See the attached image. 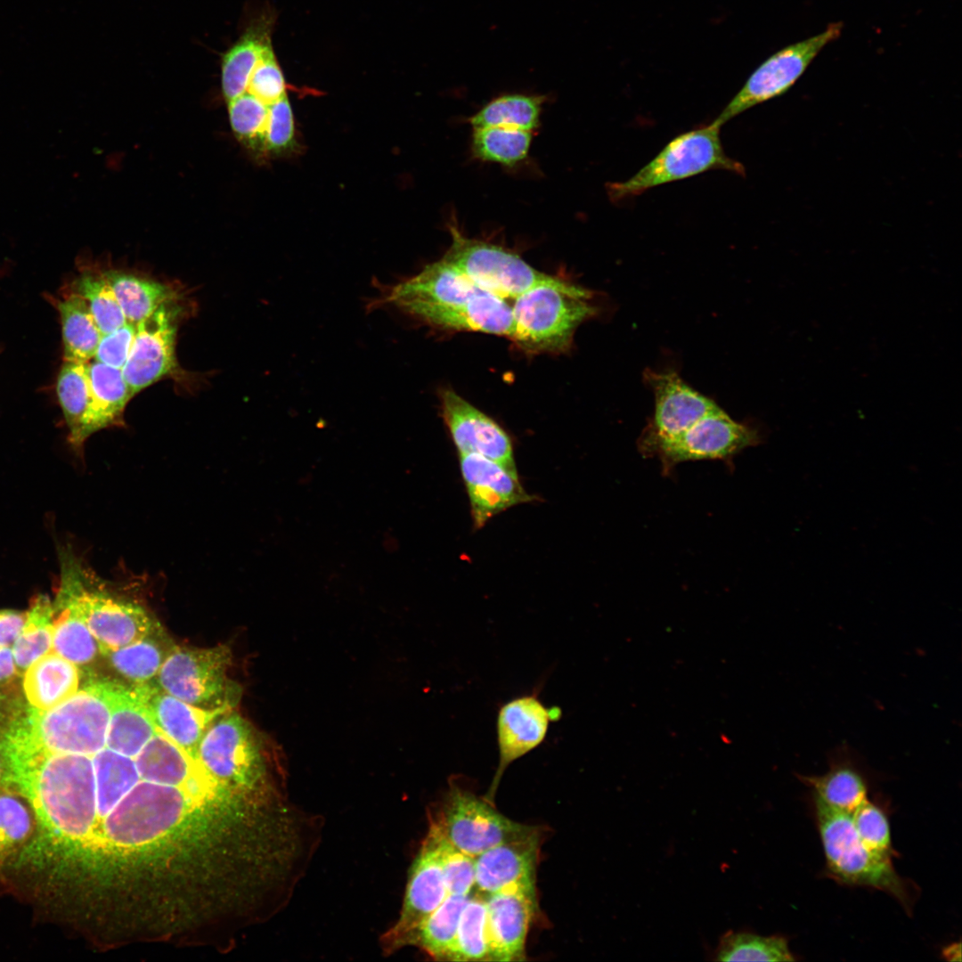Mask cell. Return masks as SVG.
Wrapping results in <instances>:
<instances>
[{
	"label": "cell",
	"instance_id": "cell-1",
	"mask_svg": "<svg viewBox=\"0 0 962 962\" xmlns=\"http://www.w3.org/2000/svg\"><path fill=\"white\" fill-rule=\"evenodd\" d=\"M0 760L4 784L30 802L47 842L90 856L96 828L92 757L53 753L0 734Z\"/></svg>",
	"mask_w": 962,
	"mask_h": 962
},
{
	"label": "cell",
	"instance_id": "cell-2",
	"mask_svg": "<svg viewBox=\"0 0 962 962\" xmlns=\"http://www.w3.org/2000/svg\"><path fill=\"white\" fill-rule=\"evenodd\" d=\"M378 289L367 306L370 310L390 308L438 330L508 338L513 332L511 306L506 299L481 289L444 258Z\"/></svg>",
	"mask_w": 962,
	"mask_h": 962
},
{
	"label": "cell",
	"instance_id": "cell-3",
	"mask_svg": "<svg viewBox=\"0 0 962 962\" xmlns=\"http://www.w3.org/2000/svg\"><path fill=\"white\" fill-rule=\"evenodd\" d=\"M110 719L106 679L90 680L51 708L20 707L0 733L53 753L92 757L106 746Z\"/></svg>",
	"mask_w": 962,
	"mask_h": 962
},
{
	"label": "cell",
	"instance_id": "cell-4",
	"mask_svg": "<svg viewBox=\"0 0 962 962\" xmlns=\"http://www.w3.org/2000/svg\"><path fill=\"white\" fill-rule=\"evenodd\" d=\"M59 560L60 582L53 603L73 609L102 648L128 645L158 627L141 604L98 576L70 547L60 549Z\"/></svg>",
	"mask_w": 962,
	"mask_h": 962
},
{
	"label": "cell",
	"instance_id": "cell-5",
	"mask_svg": "<svg viewBox=\"0 0 962 962\" xmlns=\"http://www.w3.org/2000/svg\"><path fill=\"white\" fill-rule=\"evenodd\" d=\"M269 754L265 739L239 713L229 711L207 728L199 746L198 757L204 768L229 790L287 795L284 774Z\"/></svg>",
	"mask_w": 962,
	"mask_h": 962
},
{
	"label": "cell",
	"instance_id": "cell-6",
	"mask_svg": "<svg viewBox=\"0 0 962 962\" xmlns=\"http://www.w3.org/2000/svg\"><path fill=\"white\" fill-rule=\"evenodd\" d=\"M592 292L563 279L536 285L515 298L510 339L530 354L563 353L576 329L594 316Z\"/></svg>",
	"mask_w": 962,
	"mask_h": 962
},
{
	"label": "cell",
	"instance_id": "cell-7",
	"mask_svg": "<svg viewBox=\"0 0 962 962\" xmlns=\"http://www.w3.org/2000/svg\"><path fill=\"white\" fill-rule=\"evenodd\" d=\"M813 798L818 828L831 875L847 885L886 892L910 911V890L895 871L891 857L873 852L862 842L851 814L832 809Z\"/></svg>",
	"mask_w": 962,
	"mask_h": 962
},
{
	"label": "cell",
	"instance_id": "cell-8",
	"mask_svg": "<svg viewBox=\"0 0 962 962\" xmlns=\"http://www.w3.org/2000/svg\"><path fill=\"white\" fill-rule=\"evenodd\" d=\"M721 127L712 121L675 136L632 176L607 183L610 200L616 202L632 199L654 187L711 170L745 175L742 163L725 153Z\"/></svg>",
	"mask_w": 962,
	"mask_h": 962
},
{
	"label": "cell",
	"instance_id": "cell-9",
	"mask_svg": "<svg viewBox=\"0 0 962 962\" xmlns=\"http://www.w3.org/2000/svg\"><path fill=\"white\" fill-rule=\"evenodd\" d=\"M230 649L174 647L165 659L155 683L165 692L194 706L232 710L240 696L228 678Z\"/></svg>",
	"mask_w": 962,
	"mask_h": 962
},
{
	"label": "cell",
	"instance_id": "cell-10",
	"mask_svg": "<svg viewBox=\"0 0 962 962\" xmlns=\"http://www.w3.org/2000/svg\"><path fill=\"white\" fill-rule=\"evenodd\" d=\"M431 821L449 844L473 858L536 828L510 819L497 811L491 802L456 784L452 785Z\"/></svg>",
	"mask_w": 962,
	"mask_h": 962
},
{
	"label": "cell",
	"instance_id": "cell-11",
	"mask_svg": "<svg viewBox=\"0 0 962 962\" xmlns=\"http://www.w3.org/2000/svg\"><path fill=\"white\" fill-rule=\"evenodd\" d=\"M452 241L442 257L476 286L504 299L558 277L540 272L501 246L469 239L451 227Z\"/></svg>",
	"mask_w": 962,
	"mask_h": 962
},
{
	"label": "cell",
	"instance_id": "cell-12",
	"mask_svg": "<svg viewBox=\"0 0 962 962\" xmlns=\"http://www.w3.org/2000/svg\"><path fill=\"white\" fill-rule=\"evenodd\" d=\"M843 22H831L820 33L788 45L768 57L713 120L721 126L746 110L785 94L816 56L842 33Z\"/></svg>",
	"mask_w": 962,
	"mask_h": 962
},
{
	"label": "cell",
	"instance_id": "cell-13",
	"mask_svg": "<svg viewBox=\"0 0 962 962\" xmlns=\"http://www.w3.org/2000/svg\"><path fill=\"white\" fill-rule=\"evenodd\" d=\"M762 441L757 428L734 420L718 406L680 435L659 444L650 457H657L663 472L669 474L677 464L688 461L730 463L736 454Z\"/></svg>",
	"mask_w": 962,
	"mask_h": 962
},
{
	"label": "cell",
	"instance_id": "cell-14",
	"mask_svg": "<svg viewBox=\"0 0 962 962\" xmlns=\"http://www.w3.org/2000/svg\"><path fill=\"white\" fill-rule=\"evenodd\" d=\"M447 896L438 836L430 824L410 868L399 917L380 939L384 952L390 954L408 947L415 931Z\"/></svg>",
	"mask_w": 962,
	"mask_h": 962
},
{
	"label": "cell",
	"instance_id": "cell-15",
	"mask_svg": "<svg viewBox=\"0 0 962 962\" xmlns=\"http://www.w3.org/2000/svg\"><path fill=\"white\" fill-rule=\"evenodd\" d=\"M655 396V412L638 440L642 456L650 457L661 443L680 435L717 405L685 383L674 371H644Z\"/></svg>",
	"mask_w": 962,
	"mask_h": 962
},
{
	"label": "cell",
	"instance_id": "cell-16",
	"mask_svg": "<svg viewBox=\"0 0 962 962\" xmlns=\"http://www.w3.org/2000/svg\"><path fill=\"white\" fill-rule=\"evenodd\" d=\"M561 717L559 706H547L535 692L513 697L501 705L496 719L499 763L486 800L492 803L509 765L538 747L545 739L550 723Z\"/></svg>",
	"mask_w": 962,
	"mask_h": 962
},
{
	"label": "cell",
	"instance_id": "cell-17",
	"mask_svg": "<svg viewBox=\"0 0 962 962\" xmlns=\"http://www.w3.org/2000/svg\"><path fill=\"white\" fill-rule=\"evenodd\" d=\"M178 314L177 306L170 301L137 324L131 352L122 368L133 396L176 369Z\"/></svg>",
	"mask_w": 962,
	"mask_h": 962
},
{
	"label": "cell",
	"instance_id": "cell-18",
	"mask_svg": "<svg viewBox=\"0 0 962 962\" xmlns=\"http://www.w3.org/2000/svg\"><path fill=\"white\" fill-rule=\"evenodd\" d=\"M442 417L459 452L485 456L517 473L512 442L492 418L451 388L440 392Z\"/></svg>",
	"mask_w": 962,
	"mask_h": 962
},
{
	"label": "cell",
	"instance_id": "cell-19",
	"mask_svg": "<svg viewBox=\"0 0 962 962\" xmlns=\"http://www.w3.org/2000/svg\"><path fill=\"white\" fill-rule=\"evenodd\" d=\"M459 461L476 529L509 508L534 500L521 485L518 474L494 461L466 452H459Z\"/></svg>",
	"mask_w": 962,
	"mask_h": 962
},
{
	"label": "cell",
	"instance_id": "cell-20",
	"mask_svg": "<svg viewBox=\"0 0 962 962\" xmlns=\"http://www.w3.org/2000/svg\"><path fill=\"white\" fill-rule=\"evenodd\" d=\"M484 897L490 961L526 960V941L536 909V889L510 887Z\"/></svg>",
	"mask_w": 962,
	"mask_h": 962
},
{
	"label": "cell",
	"instance_id": "cell-21",
	"mask_svg": "<svg viewBox=\"0 0 962 962\" xmlns=\"http://www.w3.org/2000/svg\"><path fill=\"white\" fill-rule=\"evenodd\" d=\"M541 833L495 845L475 858V892L486 896L510 887L535 889Z\"/></svg>",
	"mask_w": 962,
	"mask_h": 962
},
{
	"label": "cell",
	"instance_id": "cell-22",
	"mask_svg": "<svg viewBox=\"0 0 962 962\" xmlns=\"http://www.w3.org/2000/svg\"><path fill=\"white\" fill-rule=\"evenodd\" d=\"M133 686L155 727L196 760H199V746L208 725L218 716L232 711L194 706L165 692L155 681Z\"/></svg>",
	"mask_w": 962,
	"mask_h": 962
},
{
	"label": "cell",
	"instance_id": "cell-23",
	"mask_svg": "<svg viewBox=\"0 0 962 962\" xmlns=\"http://www.w3.org/2000/svg\"><path fill=\"white\" fill-rule=\"evenodd\" d=\"M110 707L107 747L135 758L155 734L151 715L133 685L106 680Z\"/></svg>",
	"mask_w": 962,
	"mask_h": 962
},
{
	"label": "cell",
	"instance_id": "cell-24",
	"mask_svg": "<svg viewBox=\"0 0 962 962\" xmlns=\"http://www.w3.org/2000/svg\"><path fill=\"white\" fill-rule=\"evenodd\" d=\"M813 791V797L836 811L852 814L868 799L865 775L847 746L835 750L829 770L823 775H798Z\"/></svg>",
	"mask_w": 962,
	"mask_h": 962
},
{
	"label": "cell",
	"instance_id": "cell-25",
	"mask_svg": "<svg viewBox=\"0 0 962 962\" xmlns=\"http://www.w3.org/2000/svg\"><path fill=\"white\" fill-rule=\"evenodd\" d=\"M87 375L91 403L80 434L82 447L93 434L122 426L125 408L133 397L121 369L94 360L87 363Z\"/></svg>",
	"mask_w": 962,
	"mask_h": 962
},
{
	"label": "cell",
	"instance_id": "cell-26",
	"mask_svg": "<svg viewBox=\"0 0 962 962\" xmlns=\"http://www.w3.org/2000/svg\"><path fill=\"white\" fill-rule=\"evenodd\" d=\"M79 679L76 664L50 650L24 672V695L30 707L48 709L74 694Z\"/></svg>",
	"mask_w": 962,
	"mask_h": 962
},
{
	"label": "cell",
	"instance_id": "cell-27",
	"mask_svg": "<svg viewBox=\"0 0 962 962\" xmlns=\"http://www.w3.org/2000/svg\"><path fill=\"white\" fill-rule=\"evenodd\" d=\"M158 627L128 645L113 649L101 648V655L109 666L132 685L155 681L174 648L160 637Z\"/></svg>",
	"mask_w": 962,
	"mask_h": 962
},
{
	"label": "cell",
	"instance_id": "cell-28",
	"mask_svg": "<svg viewBox=\"0 0 962 962\" xmlns=\"http://www.w3.org/2000/svg\"><path fill=\"white\" fill-rule=\"evenodd\" d=\"M270 21L249 28L222 59V92L226 102L244 94L250 75L265 52L272 47Z\"/></svg>",
	"mask_w": 962,
	"mask_h": 962
},
{
	"label": "cell",
	"instance_id": "cell-29",
	"mask_svg": "<svg viewBox=\"0 0 962 962\" xmlns=\"http://www.w3.org/2000/svg\"><path fill=\"white\" fill-rule=\"evenodd\" d=\"M61 316L63 360L87 363L94 357L102 337L87 302L74 292L58 303Z\"/></svg>",
	"mask_w": 962,
	"mask_h": 962
},
{
	"label": "cell",
	"instance_id": "cell-30",
	"mask_svg": "<svg viewBox=\"0 0 962 962\" xmlns=\"http://www.w3.org/2000/svg\"><path fill=\"white\" fill-rule=\"evenodd\" d=\"M103 274L128 322L137 325L160 306L175 298V292L168 286L154 280L114 271Z\"/></svg>",
	"mask_w": 962,
	"mask_h": 962
},
{
	"label": "cell",
	"instance_id": "cell-31",
	"mask_svg": "<svg viewBox=\"0 0 962 962\" xmlns=\"http://www.w3.org/2000/svg\"><path fill=\"white\" fill-rule=\"evenodd\" d=\"M54 609L45 594H37L30 601L23 626L12 643V653L19 674L37 658L52 650Z\"/></svg>",
	"mask_w": 962,
	"mask_h": 962
},
{
	"label": "cell",
	"instance_id": "cell-32",
	"mask_svg": "<svg viewBox=\"0 0 962 962\" xmlns=\"http://www.w3.org/2000/svg\"><path fill=\"white\" fill-rule=\"evenodd\" d=\"M469 897L448 894L415 931L408 947H417L435 960L448 961L461 914Z\"/></svg>",
	"mask_w": 962,
	"mask_h": 962
},
{
	"label": "cell",
	"instance_id": "cell-33",
	"mask_svg": "<svg viewBox=\"0 0 962 962\" xmlns=\"http://www.w3.org/2000/svg\"><path fill=\"white\" fill-rule=\"evenodd\" d=\"M544 96L525 94H501L469 118L473 128L507 126L534 132L540 123Z\"/></svg>",
	"mask_w": 962,
	"mask_h": 962
},
{
	"label": "cell",
	"instance_id": "cell-34",
	"mask_svg": "<svg viewBox=\"0 0 962 962\" xmlns=\"http://www.w3.org/2000/svg\"><path fill=\"white\" fill-rule=\"evenodd\" d=\"M56 390L69 428V442L76 450H81L80 434L91 403L87 363L64 361Z\"/></svg>",
	"mask_w": 962,
	"mask_h": 962
},
{
	"label": "cell",
	"instance_id": "cell-35",
	"mask_svg": "<svg viewBox=\"0 0 962 962\" xmlns=\"http://www.w3.org/2000/svg\"><path fill=\"white\" fill-rule=\"evenodd\" d=\"M52 650L77 666L92 664L101 655V646L73 609L54 604ZM102 656V655H101Z\"/></svg>",
	"mask_w": 962,
	"mask_h": 962
},
{
	"label": "cell",
	"instance_id": "cell-36",
	"mask_svg": "<svg viewBox=\"0 0 962 962\" xmlns=\"http://www.w3.org/2000/svg\"><path fill=\"white\" fill-rule=\"evenodd\" d=\"M715 961H794L787 941L779 935L750 932L725 933L713 952Z\"/></svg>",
	"mask_w": 962,
	"mask_h": 962
},
{
	"label": "cell",
	"instance_id": "cell-37",
	"mask_svg": "<svg viewBox=\"0 0 962 962\" xmlns=\"http://www.w3.org/2000/svg\"><path fill=\"white\" fill-rule=\"evenodd\" d=\"M448 961H490L485 901L476 892L461 911Z\"/></svg>",
	"mask_w": 962,
	"mask_h": 962
},
{
	"label": "cell",
	"instance_id": "cell-38",
	"mask_svg": "<svg viewBox=\"0 0 962 962\" xmlns=\"http://www.w3.org/2000/svg\"><path fill=\"white\" fill-rule=\"evenodd\" d=\"M533 132L507 126L473 128L471 149L481 160L513 166L526 158Z\"/></svg>",
	"mask_w": 962,
	"mask_h": 962
},
{
	"label": "cell",
	"instance_id": "cell-39",
	"mask_svg": "<svg viewBox=\"0 0 962 962\" xmlns=\"http://www.w3.org/2000/svg\"><path fill=\"white\" fill-rule=\"evenodd\" d=\"M227 103L230 124L236 138L252 152L266 156L268 106L248 93Z\"/></svg>",
	"mask_w": 962,
	"mask_h": 962
},
{
	"label": "cell",
	"instance_id": "cell-40",
	"mask_svg": "<svg viewBox=\"0 0 962 962\" xmlns=\"http://www.w3.org/2000/svg\"><path fill=\"white\" fill-rule=\"evenodd\" d=\"M75 285V292L87 302L102 335L126 322L116 295L103 273H85Z\"/></svg>",
	"mask_w": 962,
	"mask_h": 962
},
{
	"label": "cell",
	"instance_id": "cell-41",
	"mask_svg": "<svg viewBox=\"0 0 962 962\" xmlns=\"http://www.w3.org/2000/svg\"><path fill=\"white\" fill-rule=\"evenodd\" d=\"M28 808L9 790L0 792V864L24 842L31 830Z\"/></svg>",
	"mask_w": 962,
	"mask_h": 962
},
{
	"label": "cell",
	"instance_id": "cell-42",
	"mask_svg": "<svg viewBox=\"0 0 962 962\" xmlns=\"http://www.w3.org/2000/svg\"><path fill=\"white\" fill-rule=\"evenodd\" d=\"M440 860L448 894L469 896L475 890V858L449 844L436 826Z\"/></svg>",
	"mask_w": 962,
	"mask_h": 962
},
{
	"label": "cell",
	"instance_id": "cell-43",
	"mask_svg": "<svg viewBox=\"0 0 962 962\" xmlns=\"http://www.w3.org/2000/svg\"><path fill=\"white\" fill-rule=\"evenodd\" d=\"M851 816L862 842L873 852L891 857V832L885 812L867 799Z\"/></svg>",
	"mask_w": 962,
	"mask_h": 962
},
{
	"label": "cell",
	"instance_id": "cell-44",
	"mask_svg": "<svg viewBox=\"0 0 962 962\" xmlns=\"http://www.w3.org/2000/svg\"><path fill=\"white\" fill-rule=\"evenodd\" d=\"M265 105L286 95V82L272 47L258 61L249 79L246 90Z\"/></svg>",
	"mask_w": 962,
	"mask_h": 962
},
{
	"label": "cell",
	"instance_id": "cell-45",
	"mask_svg": "<svg viewBox=\"0 0 962 962\" xmlns=\"http://www.w3.org/2000/svg\"><path fill=\"white\" fill-rule=\"evenodd\" d=\"M296 144L293 111L287 94L268 106L265 151L268 154H281L291 151Z\"/></svg>",
	"mask_w": 962,
	"mask_h": 962
},
{
	"label": "cell",
	"instance_id": "cell-46",
	"mask_svg": "<svg viewBox=\"0 0 962 962\" xmlns=\"http://www.w3.org/2000/svg\"><path fill=\"white\" fill-rule=\"evenodd\" d=\"M136 328V324L126 322L117 330L102 335L94 360L122 370L131 352Z\"/></svg>",
	"mask_w": 962,
	"mask_h": 962
},
{
	"label": "cell",
	"instance_id": "cell-47",
	"mask_svg": "<svg viewBox=\"0 0 962 962\" xmlns=\"http://www.w3.org/2000/svg\"><path fill=\"white\" fill-rule=\"evenodd\" d=\"M26 618V612L12 609L0 610V646H11L20 633Z\"/></svg>",
	"mask_w": 962,
	"mask_h": 962
},
{
	"label": "cell",
	"instance_id": "cell-48",
	"mask_svg": "<svg viewBox=\"0 0 962 962\" xmlns=\"http://www.w3.org/2000/svg\"><path fill=\"white\" fill-rule=\"evenodd\" d=\"M20 675L10 646H0V689L7 688Z\"/></svg>",
	"mask_w": 962,
	"mask_h": 962
},
{
	"label": "cell",
	"instance_id": "cell-49",
	"mask_svg": "<svg viewBox=\"0 0 962 962\" xmlns=\"http://www.w3.org/2000/svg\"><path fill=\"white\" fill-rule=\"evenodd\" d=\"M19 707L20 705L16 703H9L6 697L0 692V729L9 721Z\"/></svg>",
	"mask_w": 962,
	"mask_h": 962
},
{
	"label": "cell",
	"instance_id": "cell-50",
	"mask_svg": "<svg viewBox=\"0 0 962 962\" xmlns=\"http://www.w3.org/2000/svg\"><path fill=\"white\" fill-rule=\"evenodd\" d=\"M956 953L960 955V945H959V943L958 944V946H957L956 943H954V944L947 947L943 951V955L946 956L947 959H950V960H958L957 958H956Z\"/></svg>",
	"mask_w": 962,
	"mask_h": 962
},
{
	"label": "cell",
	"instance_id": "cell-51",
	"mask_svg": "<svg viewBox=\"0 0 962 962\" xmlns=\"http://www.w3.org/2000/svg\"><path fill=\"white\" fill-rule=\"evenodd\" d=\"M2 773H3V770H2V763H1V760H0V783H1V779H2Z\"/></svg>",
	"mask_w": 962,
	"mask_h": 962
}]
</instances>
